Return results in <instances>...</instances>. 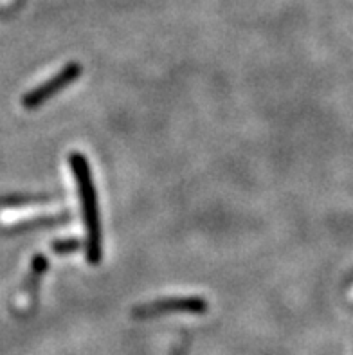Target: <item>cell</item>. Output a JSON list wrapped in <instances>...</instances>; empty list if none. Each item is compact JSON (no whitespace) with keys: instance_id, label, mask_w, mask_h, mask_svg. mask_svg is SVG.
<instances>
[{"instance_id":"1","label":"cell","mask_w":353,"mask_h":355,"mask_svg":"<svg viewBox=\"0 0 353 355\" xmlns=\"http://www.w3.org/2000/svg\"><path fill=\"white\" fill-rule=\"evenodd\" d=\"M69 168L76 180L78 197H80L81 220L85 227V254L90 266H98L103 260V230L99 218L98 191L90 162L81 152L69 153Z\"/></svg>"},{"instance_id":"2","label":"cell","mask_w":353,"mask_h":355,"mask_svg":"<svg viewBox=\"0 0 353 355\" xmlns=\"http://www.w3.org/2000/svg\"><path fill=\"white\" fill-rule=\"evenodd\" d=\"M209 309L206 297L202 296H171L143 303L132 309L134 320H155L171 314H204Z\"/></svg>"},{"instance_id":"3","label":"cell","mask_w":353,"mask_h":355,"mask_svg":"<svg viewBox=\"0 0 353 355\" xmlns=\"http://www.w3.org/2000/svg\"><path fill=\"white\" fill-rule=\"evenodd\" d=\"M81 72H83L81 63L69 62L58 72H54L53 76L42 81L40 85L27 90L26 94L22 96V107L27 108V110H33V108H38L40 105L47 103L53 96H56L63 89H67L71 83H74L81 76Z\"/></svg>"},{"instance_id":"4","label":"cell","mask_w":353,"mask_h":355,"mask_svg":"<svg viewBox=\"0 0 353 355\" xmlns=\"http://www.w3.org/2000/svg\"><path fill=\"white\" fill-rule=\"evenodd\" d=\"M47 267H49L47 257H44V254H35L33 257L31 263H29V270H27L26 278L22 282V287L18 291V300H22L27 306L35 303L42 278L47 272Z\"/></svg>"},{"instance_id":"5","label":"cell","mask_w":353,"mask_h":355,"mask_svg":"<svg viewBox=\"0 0 353 355\" xmlns=\"http://www.w3.org/2000/svg\"><path fill=\"white\" fill-rule=\"evenodd\" d=\"M71 222V213H51V215H36L26 216V218H15V220H6L4 225L8 230L24 231V230H36V227H54Z\"/></svg>"},{"instance_id":"6","label":"cell","mask_w":353,"mask_h":355,"mask_svg":"<svg viewBox=\"0 0 353 355\" xmlns=\"http://www.w3.org/2000/svg\"><path fill=\"white\" fill-rule=\"evenodd\" d=\"M81 240L78 236H67V239H58L51 243V249L53 252L60 254V257H67V254H72L81 249Z\"/></svg>"},{"instance_id":"7","label":"cell","mask_w":353,"mask_h":355,"mask_svg":"<svg viewBox=\"0 0 353 355\" xmlns=\"http://www.w3.org/2000/svg\"><path fill=\"white\" fill-rule=\"evenodd\" d=\"M189 345H191V339L182 338V341H180L177 347H173V350H171L170 355H186V354H188Z\"/></svg>"}]
</instances>
